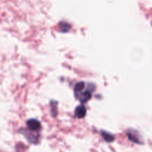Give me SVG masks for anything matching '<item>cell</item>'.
Here are the masks:
<instances>
[{
	"mask_svg": "<svg viewBox=\"0 0 152 152\" xmlns=\"http://www.w3.org/2000/svg\"><path fill=\"white\" fill-rule=\"evenodd\" d=\"M95 88L96 86L93 83H86L83 81L79 82L74 86V96L83 105L91 99L92 93L94 91Z\"/></svg>",
	"mask_w": 152,
	"mask_h": 152,
	"instance_id": "1",
	"label": "cell"
},
{
	"mask_svg": "<svg viewBox=\"0 0 152 152\" xmlns=\"http://www.w3.org/2000/svg\"><path fill=\"white\" fill-rule=\"evenodd\" d=\"M59 30H60V32L62 33H67L71 30V26L68 22H60L59 23Z\"/></svg>",
	"mask_w": 152,
	"mask_h": 152,
	"instance_id": "6",
	"label": "cell"
},
{
	"mask_svg": "<svg viewBox=\"0 0 152 152\" xmlns=\"http://www.w3.org/2000/svg\"><path fill=\"white\" fill-rule=\"evenodd\" d=\"M101 134H102V137H103V139L106 141L107 142H112L113 141H114L115 140V137L113 134H111L109 132H106V131L102 130L101 132Z\"/></svg>",
	"mask_w": 152,
	"mask_h": 152,
	"instance_id": "5",
	"label": "cell"
},
{
	"mask_svg": "<svg viewBox=\"0 0 152 152\" xmlns=\"http://www.w3.org/2000/svg\"><path fill=\"white\" fill-rule=\"evenodd\" d=\"M126 136L128 137L129 140L132 141L134 143L138 144V145H142L144 143V140L142 136L138 131L134 129H129L126 131Z\"/></svg>",
	"mask_w": 152,
	"mask_h": 152,
	"instance_id": "2",
	"label": "cell"
},
{
	"mask_svg": "<svg viewBox=\"0 0 152 152\" xmlns=\"http://www.w3.org/2000/svg\"><path fill=\"white\" fill-rule=\"evenodd\" d=\"M27 127L31 132H37L41 129V123L36 119H30L26 122Z\"/></svg>",
	"mask_w": 152,
	"mask_h": 152,
	"instance_id": "3",
	"label": "cell"
},
{
	"mask_svg": "<svg viewBox=\"0 0 152 152\" xmlns=\"http://www.w3.org/2000/svg\"><path fill=\"white\" fill-rule=\"evenodd\" d=\"M86 113H87V110L86 108L85 107L84 105H80L75 108L74 110V116L77 118H84L86 115Z\"/></svg>",
	"mask_w": 152,
	"mask_h": 152,
	"instance_id": "4",
	"label": "cell"
}]
</instances>
